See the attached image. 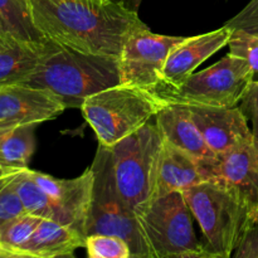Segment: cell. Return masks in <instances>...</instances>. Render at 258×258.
Instances as JSON below:
<instances>
[{
	"label": "cell",
	"instance_id": "obj_19",
	"mask_svg": "<svg viewBox=\"0 0 258 258\" xmlns=\"http://www.w3.org/2000/svg\"><path fill=\"white\" fill-rule=\"evenodd\" d=\"M35 125L0 128V166L7 170L28 168L35 150Z\"/></svg>",
	"mask_w": 258,
	"mask_h": 258
},
{
	"label": "cell",
	"instance_id": "obj_4",
	"mask_svg": "<svg viewBox=\"0 0 258 258\" xmlns=\"http://www.w3.org/2000/svg\"><path fill=\"white\" fill-rule=\"evenodd\" d=\"M214 258H229L252 221L249 207L228 186L203 180L183 191Z\"/></svg>",
	"mask_w": 258,
	"mask_h": 258
},
{
	"label": "cell",
	"instance_id": "obj_34",
	"mask_svg": "<svg viewBox=\"0 0 258 258\" xmlns=\"http://www.w3.org/2000/svg\"><path fill=\"white\" fill-rule=\"evenodd\" d=\"M138 2H139V0H138Z\"/></svg>",
	"mask_w": 258,
	"mask_h": 258
},
{
	"label": "cell",
	"instance_id": "obj_29",
	"mask_svg": "<svg viewBox=\"0 0 258 258\" xmlns=\"http://www.w3.org/2000/svg\"><path fill=\"white\" fill-rule=\"evenodd\" d=\"M17 38L12 34L10 29L8 28L7 23L4 22V19L0 15V45H8L12 44V43L17 42Z\"/></svg>",
	"mask_w": 258,
	"mask_h": 258
},
{
	"label": "cell",
	"instance_id": "obj_17",
	"mask_svg": "<svg viewBox=\"0 0 258 258\" xmlns=\"http://www.w3.org/2000/svg\"><path fill=\"white\" fill-rule=\"evenodd\" d=\"M86 238L70 227L52 219H42L34 233L19 247L18 257L54 258L73 256L76 249L85 248Z\"/></svg>",
	"mask_w": 258,
	"mask_h": 258
},
{
	"label": "cell",
	"instance_id": "obj_10",
	"mask_svg": "<svg viewBox=\"0 0 258 258\" xmlns=\"http://www.w3.org/2000/svg\"><path fill=\"white\" fill-rule=\"evenodd\" d=\"M204 180L228 186L252 212L258 209V141L241 144L223 154L199 160Z\"/></svg>",
	"mask_w": 258,
	"mask_h": 258
},
{
	"label": "cell",
	"instance_id": "obj_22",
	"mask_svg": "<svg viewBox=\"0 0 258 258\" xmlns=\"http://www.w3.org/2000/svg\"><path fill=\"white\" fill-rule=\"evenodd\" d=\"M43 218L24 212L8 221L0 228V243L18 257V249L32 237Z\"/></svg>",
	"mask_w": 258,
	"mask_h": 258
},
{
	"label": "cell",
	"instance_id": "obj_30",
	"mask_svg": "<svg viewBox=\"0 0 258 258\" xmlns=\"http://www.w3.org/2000/svg\"><path fill=\"white\" fill-rule=\"evenodd\" d=\"M0 257H13V254L10 253L9 249L5 248L3 244H0Z\"/></svg>",
	"mask_w": 258,
	"mask_h": 258
},
{
	"label": "cell",
	"instance_id": "obj_28",
	"mask_svg": "<svg viewBox=\"0 0 258 258\" xmlns=\"http://www.w3.org/2000/svg\"><path fill=\"white\" fill-rule=\"evenodd\" d=\"M232 257L258 258V221L252 219L239 239L238 246L234 249Z\"/></svg>",
	"mask_w": 258,
	"mask_h": 258
},
{
	"label": "cell",
	"instance_id": "obj_27",
	"mask_svg": "<svg viewBox=\"0 0 258 258\" xmlns=\"http://www.w3.org/2000/svg\"><path fill=\"white\" fill-rule=\"evenodd\" d=\"M239 108L246 116L247 120L251 121V131L253 139L258 141V81L253 80L249 85L248 90L241 100Z\"/></svg>",
	"mask_w": 258,
	"mask_h": 258
},
{
	"label": "cell",
	"instance_id": "obj_33",
	"mask_svg": "<svg viewBox=\"0 0 258 258\" xmlns=\"http://www.w3.org/2000/svg\"><path fill=\"white\" fill-rule=\"evenodd\" d=\"M0 244H2V243H0Z\"/></svg>",
	"mask_w": 258,
	"mask_h": 258
},
{
	"label": "cell",
	"instance_id": "obj_9",
	"mask_svg": "<svg viewBox=\"0 0 258 258\" xmlns=\"http://www.w3.org/2000/svg\"><path fill=\"white\" fill-rule=\"evenodd\" d=\"M183 38L156 34L149 28L130 35L118 57L122 83L153 92L160 85L161 73L169 52Z\"/></svg>",
	"mask_w": 258,
	"mask_h": 258
},
{
	"label": "cell",
	"instance_id": "obj_3",
	"mask_svg": "<svg viewBox=\"0 0 258 258\" xmlns=\"http://www.w3.org/2000/svg\"><path fill=\"white\" fill-rule=\"evenodd\" d=\"M165 105L151 91L120 83L88 96L80 108L98 144L110 148L150 122Z\"/></svg>",
	"mask_w": 258,
	"mask_h": 258
},
{
	"label": "cell",
	"instance_id": "obj_21",
	"mask_svg": "<svg viewBox=\"0 0 258 258\" xmlns=\"http://www.w3.org/2000/svg\"><path fill=\"white\" fill-rule=\"evenodd\" d=\"M13 184L27 213L54 221V209L49 197L30 178L28 168L15 171Z\"/></svg>",
	"mask_w": 258,
	"mask_h": 258
},
{
	"label": "cell",
	"instance_id": "obj_6",
	"mask_svg": "<svg viewBox=\"0 0 258 258\" xmlns=\"http://www.w3.org/2000/svg\"><path fill=\"white\" fill-rule=\"evenodd\" d=\"M161 143L156 125L148 122L115 145L105 146L116 191L133 211L148 203L153 196Z\"/></svg>",
	"mask_w": 258,
	"mask_h": 258
},
{
	"label": "cell",
	"instance_id": "obj_11",
	"mask_svg": "<svg viewBox=\"0 0 258 258\" xmlns=\"http://www.w3.org/2000/svg\"><path fill=\"white\" fill-rule=\"evenodd\" d=\"M28 173L49 197L54 209V221L75 229L86 238L92 206L93 169L88 166L73 179H58L29 168Z\"/></svg>",
	"mask_w": 258,
	"mask_h": 258
},
{
	"label": "cell",
	"instance_id": "obj_20",
	"mask_svg": "<svg viewBox=\"0 0 258 258\" xmlns=\"http://www.w3.org/2000/svg\"><path fill=\"white\" fill-rule=\"evenodd\" d=\"M0 15L18 40L38 44L49 40L35 27L30 0H0Z\"/></svg>",
	"mask_w": 258,
	"mask_h": 258
},
{
	"label": "cell",
	"instance_id": "obj_13",
	"mask_svg": "<svg viewBox=\"0 0 258 258\" xmlns=\"http://www.w3.org/2000/svg\"><path fill=\"white\" fill-rule=\"evenodd\" d=\"M188 107L194 123L214 155L253 140L248 120L237 106L188 105Z\"/></svg>",
	"mask_w": 258,
	"mask_h": 258
},
{
	"label": "cell",
	"instance_id": "obj_31",
	"mask_svg": "<svg viewBox=\"0 0 258 258\" xmlns=\"http://www.w3.org/2000/svg\"><path fill=\"white\" fill-rule=\"evenodd\" d=\"M13 171H14V170H13ZM9 173H12V171L7 170V169H4L3 166H0V178H2V176H4V175H7V174H9Z\"/></svg>",
	"mask_w": 258,
	"mask_h": 258
},
{
	"label": "cell",
	"instance_id": "obj_26",
	"mask_svg": "<svg viewBox=\"0 0 258 258\" xmlns=\"http://www.w3.org/2000/svg\"><path fill=\"white\" fill-rule=\"evenodd\" d=\"M231 29H243L258 34V0H251L241 12L226 22Z\"/></svg>",
	"mask_w": 258,
	"mask_h": 258
},
{
	"label": "cell",
	"instance_id": "obj_18",
	"mask_svg": "<svg viewBox=\"0 0 258 258\" xmlns=\"http://www.w3.org/2000/svg\"><path fill=\"white\" fill-rule=\"evenodd\" d=\"M55 44L49 39L42 44L17 40L0 45V86L24 82Z\"/></svg>",
	"mask_w": 258,
	"mask_h": 258
},
{
	"label": "cell",
	"instance_id": "obj_7",
	"mask_svg": "<svg viewBox=\"0 0 258 258\" xmlns=\"http://www.w3.org/2000/svg\"><path fill=\"white\" fill-rule=\"evenodd\" d=\"M254 80L244 59L227 54L201 72L191 73L178 86H158L153 91L165 103L234 107Z\"/></svg>",
	"mask_w": 258,
	"mask_h": 258
},
{
	"label": "cell",
	"instance_id": "obj_8",
	"mask_svg": "<svg viewBox=\"0 0 258 258\" xmlns=\"http://www.w3.org/2000/svg\"><path fill=\"white\" fill-rule=\"evenodd\" d=\"M91 168L95 174L92 206L88 219V234H112L125 239L131 249V258H153L139 228L135 212L128 208L116 191L110 175L107 151L98 146Z\"/></svg>",
	"mask_w": 258,
	"mask_h": 258
},
{
	"label": "cell",
	"instance_id": "obj_5",
	"mask_svg": "<svg viewBox=\"0 0 258 258\" xmlns=\"http://www.w3.org/2000/svg\"><path fill=\"white\" fill-rule=\"evenodd\" d=\"M134 212L153 258H214L197 238L183 191L153 199Z\"/></svg>",
	"mask_w": 258,
	"mask_h": 258
},
{
	"label": "cell",
	"instance_id": "obj_12",
	"mask_svg": "<svg viewBox=\"0 0 258 258\" xmlns=\"http://www.w3.org/2000/svg\"><path fill=\"white\" fill-rule=\"evenodd\" d=\"M67 108L50 91L22 83L0 86V128L39 125L54 120Z\"/></svg>",
	"mask_w": 258,
	"mask_h": 258
},
{
	"label": "cell",
	"instance_id": "obj_24",
	"mask_svg": "<svg viewBox=\"0 0 258 258\" xmlns=\"http://www.w3.org/2000/svg\"><path fill=\"white\" fill-rule=\"evenodd\" d=\"M229 54L246 60L258 76V34L243 29H232L228 40Z\"/></svg>",
	"mask_w": 258,
	"mask_h": 258
},
{
	"label": "cell",
	"instance_id": "obj_25",
	"mask_svg": "<svg viewBox=\"0 0 258 258\" xmlns=\"http://www.w3.org/2000/svg\"><path fill=\"white\" fill-rule=\"evenodd\" d=\"M15 171L0 178V228L8 221L25 212L13 184Z\"/></svg>",
	"mask_w": 258,
	"mask_h": 258
},
{
	"label": "cell",
	"instance_id": "obj_16",
	"mask_svg": "<svg viewBox=\"0 0 258 258\" xmlns=\"http://www.w3.org/2000/svg\"><path fill=\"white\" fill-rule=\"evenodd\" d=\"M155 125L164 141L186 151L198 160L214 156L194 123L188 105L166 103L155 115Z\"/></svg>",
	"mask_w": 258,
	"mask_h": 258
},
{
	"label": "cell",
	"instance_id": "obj_1",
	"mask_svg": "<svg viewBox=\"0 0 258 258\" xmlns=\"http://www.w3.org/2000/svg\"><path fill=\"white\" fill-rule=\"evenodd\" d=\"M30 5L47 39L90 54L118 58L130 35L148 28L118 0H30Z\"/></svg>",
	"mask_w": 258,
	"mask_h": 258
},
{
	"label": "cell",
	"instance_id": "obj_2",
	"mask_svg": "<svg viewBox=\"0 0 258 258\" xmlns=\"http://www.w3.org/2000/svg\"><path fill=\"white\" fill-rule=\"evenodd\" d=\"M120 83L118 58L83 53L57 43L22 85L44 88L67 108H80L88 96Z\"/></svg>",
	"mask_w": 258,
	"mask_h": 258
},
{
	"label": "cell",
	"instance_id": "obj_14",
	"mask_svg": "<svg viewBox=\"0 0 258 258\" xmlns=\"http://www.w3.org/2000/svg\"><path fill=\"white\" fill-rule=\"evenodd\" d=\"M232 29L227 25L194 37H184L169 52L159 86H178L197 67L228 44Z\"/></svg>",
	"mask_w": 258,
	"mask_h": 258
},
{
	"label": "cell",
	"instance_id": "obj_32",
	"mask_svg": "<svg viewBox=\"0 0 258 258\" xmlns=\"http://www.w3.org/2000/svg\"><path fill=\"white\" fill-rule=\"evenodd\" d=\"M252 219H254V221H258V209H257V211L252 212Z\"/></svg>",
	"mask_w": 258,
	"mask_h": 258
},
{
	"label": "cell",
	"instance_id": "obj_15",
	"mask_svg": "<svg viewBox=\"0 0 258 258\" xmlns=\"http://www.w3.org/2000/svg\"><path fill=\"white\" fill-rule=\"evenodd\" d=\"M203 180L198 159L163 140L150 201L173 191H184Z\"/></svg>",
	"mask_w": 258,
	"mask_h": 258
},
{
	"label": "cell",
	"instance_id": "obj_23",
	"mask_svg": "<svg viewBox=\"0 0 258 258\" xmlns=\"http://www.w3.org/2000/svg\"><path fill=\"white\" fill-rule=\"evenodd\" d=\"M85 248L91 258H131L127 242L112 234H88Z\"/></svg>",
	"mask_w": 258,
	"mask_h": 258
}]
</instances>
